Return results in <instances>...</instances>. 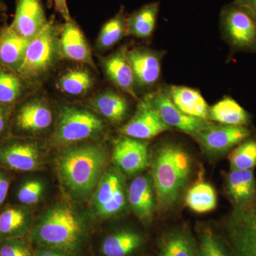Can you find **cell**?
<instances>
[{
  "label": "cell",
  "instance_id": "ffe728a7",
  "mask_svg": "<svg viewBox=\"0 0 256 256\" xmlns=\"http://www.w3.org/2000/svg\"><path fill=\"white\" fill-rule=\"evenodd\" d=\"M53 121L50 107L43 101H30L22 106L15 118V126L20 131L36 132L47 129Z\"/></svg>",
  "mask_w": 256,
  "mask_h": 256
},
{
  "label": "cell",
  "instance_id": "52a82bcc",
  "mask_svg": "<svg viewBox=\"0 0 256 256\" xmlns=\"http://www.w3.org/2000/svg\"><path fill=\"white\" fill-rule=\"evenodd\" d=\"M232 256H256V204L235 210L226 225Z\"/></svg>",
  "mask_w": 256,
  "mask_h": 256
},
{
  "label": "cell",
  "instance_id": "9a60e30c",
  "mask_svg": "<svg viewBox=\"0 0 256 256\" xmlns=\"http://www.w3.org/2000/svg\"><path fill=\"white\" fill-rule=\"evenodd\" d=\"M48 22L42 0H16L14 21L10 26L18 34L32 40Z\"/></svg>",
  "mask_w": 256,
  "mask_h": 256
},
{
  "label": "cell",
  "instance_id": "603a6c76",
  "mask_svg": "<svg viewBox=\"0 0 256 256\" xmlns=\"http://www.w3.org/2000/svg\"><path fill=\"white\" fill-rule=\"evenodd\" d=\"M160 12L159 2L143 5L127 18L128 36L139 38L150 37L156 30Z\"/></svg>",
  "mask_w": 256,
  "mask_h": 256
},
{
  "label": "cell",
  "instance_id": "2e32d148",
  "mask_svg": "<svg viewBox=\"0 0 256 256\" xmlns=\"http://www.w3.org/2000/svg\"><path fill=\"white\" fill-rule=\"evenodd\" d=\"M128 201L140 220L150 223L158 206L151 174L141 175L133 180L128 188Z\"/></svg>",
  "mask_w": 256,
  "mask_h": 256
},
{
  "label": "cell",
  "instance_id": "74e56055",
  "mask_svg": "<svg viewBox=\"0 0 256 256\" xmlns=\"http://www.w3.org/2000/svg\"><path fill=\"white\" fill-rule=\"evenodd\" d=\"M53 2L56 10L64 18L65 22L72 20V18H70V12H69L66 0H53Z\"/></svg>",
  "mask_w": 256,
  "mask_h": 256
},
{
  "label": "cell",
  "instance_id": "cb8c5ba5",
  "mask_svg": "<svg viewBox=\"0 0 256 256\" xmlns=\"http://www.w3.org/2000/svg\"><path fill=\"white\" fill-rule=\"evenodd\" d=\"M208 120L226 126L246 127L250 116L236 100L226 96L210 107Z\"/></svg>",
  "mask_w": 256,
  "mask_h": 256
},
{
  "label": "cell",
  "instance_id": "7a4b0ae2",
  "mask_svg": "<svg viewBox=\"0 0 256 256\" xmlns=\"http://www.w3.org/2000/svg\"><path fill=\"white\" fill-rule=\"evenodd\" d=\"M107 162L108 153L104 148L84 146L64 152L57 164L66 186L79 196H86L98 184Z\"/></svg>",
  "mask_w": 256,
  "mask_h": 256
},
{
  "label": "cell",
  "instance_id": "ee69618b",
  "mask_svg": "<svg viewBox=\"0 0 256 256\" xmlns=\"http://www.w3.org/2000/svg\"><path fill=\"white\" fill-rule=\"evenodd\" d=\"M0 35H1V33H0Z\"/></svg>",
  "mask_w": 256,
  "mask_h": 256
},
{
  "label": "cell",
  "instance_id": "7bdbcfd3",
  "mask_svg": "<svg viewBox=\"0 0 256 256\" xmlns=\"http://www.w3.org/2000/svg\"><path fill=\"white\" fill-rule=\"evenodd\" d=\"M200 256V252H198H198H196V256Z\"/></svg>",
  "mask_w": 256,
  "mask_h": 256
},
{
  "label": "cell",
  "instance_id": "9c48e42d",
  "mask_svg": "<svg viewBox=\"0 0 256 256\" xmlns=\"http://www.w3.org/2000/svg\"><path fill=\"white\" fill-rule=\"evenodd\" d=\"M250 130L246 126L208 124L194 138L202 149L210 154H223L249 138Z\"/></svg>",
  "mask_w": 256,
  "mask_h": 256
},
{
  "label": "cell",
  "instance_id": "484cf974",
  "mask_svg": "<svg viewBox=\"0 0 256 256\" xmlns=\"http://www.w3.org/2000/svg\"><path fill=\"white\" fill-rule=\"evenodd\" d=\"M143 238L132 230H120L104 239L101 252L105 256H128L141 246Z\"/></svg>",
  "mask_w": 256,
  "mask_h": 256
},
{
  "label": "cell",
  "instance_id": "f35d334b",
  "mask_svg": "<svg viewBox=\"0 0 256 256\" xmlns=\"http://www.w3.org/2000/svg\"><path fill=\"white\" fill-rule=\"evenodd\" d=\"M234 2L245 6L256 14V0H234Z\"/></svg>",
  "mask_w": 256,
  "mask_h": 256
},
{
  "label": "cell",
  "instance_id": "d6a6232c",
  "mask_svg": "<svg viewBox=\"0 0 256 256\" xmlns=\"http://www.w3.org/2000/svg\"><path fill=\"white\" fill-rule=\"evenodd\" d=\"M22 84L14 74L0 70V102L11 104L18 100L21 94Z\"/></svg>",
  "mask_w": 256,
  "mask_h": 256
},
{
  "label": "cell",
  "instance_id": "60d3db41",
  "mask_svg": "<svg viewBox=\"0 0 256 256\" xmlns=\"http://www.w3.org/2000/svg\"><path fill=\"white\" fill-rule=\"evenodd\" d=\"M35 256H66L60 252H50V250H44V252H37Z\"/></svg>",
  "mask_w": 256,
  "mask_h": 256
},
{
  "label": "cell",
  "instance_id": "8fae6325",
  "mask_svg": "<svg viewBox=\"0 0 256 256\" xmlns=\"http://www.w3.org/2000/svg\"><path fill=\"white\" fill-rule=\"evenodd\" d=\"M170 129L156 109L146 99L140 101L136 114L121 128L120 132L127 137L144 140L156 137Z\"/></svg>",
  "mask_w": 256,
  "mask_h": 256
},
{
  "label": "cell",
  "instance_id": "d590c367",
  "mask_svg": "<svg viewBox=\"0 0 256 256\" xmlns=\"http://www.w3.org/2000/svg\"><path fill=\"white\" fill-rule=\"evenodd\" d=\"M0 256H32L31 250L21 238L0 240Z\"/></svg>",
  "mask_w": 256,
  "mask_h": 256
},
{
  "label": "cell",
  "instance_id": "83f0119b",
  "mask_svg": "<svg viewBox=\"0 0 256 256\" xmlns=\"http://www.w3.org/2000/svg\"><path fill=\"white\" fill-rule=\"evenodd\" d=\"M127 18L124 8H121L117 14L102 25L96 42L98 50L102 52L110 50L127 36Z\"/></svg>",
  "mask_w": 256,
  "mask_h": 256
},
{
  "label": "cell",
  "instance_id": "d4e9b609",
  "mask_svg": "<svg viewBox=\"0 0 256 256\" xmlns=\"http://www.w3.org/2000/svg\"><path fill=\"white\" fill-rule=\"evenodd\" d=\"M198 250L188 230L176 229L162 238L156 256H195Z\"/></svg>",
  "mask_w": 256,
  "mask_h": 256
},
{
  "label": "cell",
  "instance_id": "5b68a950",
  "mask_svg": "<svg viewBox=\"0 0 256 256\" xmlns=\"http://www.w3.org/2000/svg\"><path fill=\"white\" fill-rule=\"evenodd\" d=\"M222 38L234 52L256 54V14L235 2L220 12Z\"/></svg>",
  "mask_w": 256,
  "mask_h": 256
},
{
  "label": "cell",
  "instance_id": "b9f144b4",
  "mask_svg": "<svg viewBox=\"0 0 256 256\" xmlns=\"http://www.w3.org/2000/svg\"><path fill=\"white\" fill-rule=\"evenodd\" d=\"M4 10V3L2 2L1 1H0V12H1L2 11H3V10Z\"/></svg>",
  "mask_w": 256,
  "mask_h": 256
},
{
  "label": "cell",
  "instance_id": "8d00e7d4",
  "mask_svg": "<svg viewBox=\"0 0 256 256\" xmlns=\"http://www.w3.org/2000/svg\"><path fill=\"white\" fill-rule=\"evenodd\" d=\"M10 186V178L4 172L0 170V207L2 206L8 195Z\"/></svg>",
  "mask_w": 256,
  "mask_h": 256
},
{
  "label": "cell",
  "instance_id": "44dd1931",
  "mask_svg": "<svg viewBox=\"0 0 256 256\" xmlns=\"http://www.w3.org/2000/svg\"><path fill=\"white\" fill-rule=\"evenodd\" d=\"M168 90L173 104L183 114L208 120L210 106L198 90L183 86H172Z\"/></svg>",
  "mask_w": 256,
  "mask_h": 256
},
{
  "label": "cell",
  "instance_id": "e0dca14e",
  "mask_svg": "<svg viewBox=\"0 0 256 256\" xmlns=\"http://www.w3.org/2000/svg\"><path fill=\"white\" fill-rule=\"evenodd\" d=\"M60 55L67 60L95 68L90 46L82 30L73 20L66 22L60 28Z\"/></svg>",
  "mask_w": 256,
  "mask_h": 256
},
{
  "label": "cell",
  "instance_id": "30bf717a",
  "mask_svg": "<svg viewBox=\"0 0 256 256\" xmlns=\"http://www.w3.org/2000/svg\"><path fill=\"white\" fill-rule=\"evenodd\" d=\"M146 99L170 128H176L190 136H194L210 124L208 120L191 117L178 110L170 98L168 89H159L152 92Z\"/></svg>",
  "mask_w": 256,
  "mask_h": 256
},
{
  "label": "cell",
  "instance_id": "f546056e",
  "mask_svg": "<svg viewBox=\"0 0 256 256\" xmlns=\"http://www.w3.org/2000/svg\"><path fill=\"white\" fill-rule=\"evenodd\" d=\"M185 202L193 212L207 213L216 207V193L210 184L198 182L188 188L185 196Z\"/></svg>",
  "mask_w": 256,
  "mask_h": 256
},
{
  "label": "cell",
  "instance_id": "4316f807",
  "mask_svg": "<svg viewBox=\"0 0 256 256\" xmlns=\"http://www.w3.org/2000/svg\"><path fill=\"white\" fill-rule=\"evenodd\" d=\"M92 107L106 119L114 124L124 120L128 111V101L120 94L107 90L92 99Z\"/></svg>",
  "mask_w": 256,
  "mask_h": 256
},
{
  "label": "cell",
  "instance_id": "8992f818",
  "mask_svg": "<svg viewBox=\"0 0 256 256\" xmlns=\"http://www.w3.org/2000/svg\"><path fill=\"white\" fill-rule=\"evenodd\" d=\"M104 129L102 120L90 111L64 106L60 110L55 138L60 143L79 142L99 134Z\"/></svg>",
  "mask_w": 256,
  "mask_h": 256
},
{
  "label": "cell",
  "instance_id": "6da1fadb",
  "mask_svg": "<svg viewBox=\"0 0 256 256\" xmlns=\"http://www.w3.org/2000/svg\"><path fill=\"white\" fill-rule=\"evenodd\" d=\"M192 159L188 152L173 143L160 146L152 162V178L156 204L162 210L178 203L192 174Z\"/></svg>",
  "mask_w": 256,
  "mask_h": 256
},
{
  "label": "cell",
  "instance_id": "3957f363",
  "mask_svg": "<svg viewBox=\"0 0 256 256\" xmlns=\"http://www.w3.org/2000/svg\"><path fill=\"white\" fill-rule=\"evenodd\" d=\"M82 236L84 228L78 216L66 206L50 210L33 234L42 245L68 252L78 248Z\"/></svg>",
  "mask_w": 256,
  "mask_h": 256
},
{
  "label": "cell",
  "instance_id": "7c38bea8",
  "mask_svg": "<svg viewBox=\"0 0 256 256\" xmlns=\"http://www.w3.org/2000/svg\"><path fill=\"white\" fill-rule=\"evenodd\" d=\"M112 160L126 174L140 172L150 164L148 144L142 140L124 136L114 142Z\"/></svg>",
  "mask_w": 256,
  "mask_h": 256
},
{
  "label": "cell",
  "instance_id": "1f68e13d",
  "mask_svg": "<svg viewBox=\"0 0 256 256\" xmlns=\"http://www.w3.org/2000/svg\"><path fill=\"white\" fill-rule=\"evenodd\" d=\"M232 170H250L256 166V140H245L230 152L228 156Z\"/></svg>",
  "mask_w": 256,
  "mask_h": 256
},
{
  "label": "cell",
  "instance_id": "4dcf8cb0",
  "mask_svg": "<svg viewBox=\"0 0 256 256\" xmlns=\"http://www.w3.org/2000/svg\"><path fill=\"white\" fill-rule=\"evenodd\" d=\"M94 85V78L84 68L70 69L58 79L57 86L62 92L70 96L86 94Z\"/></svg>",
  "mask_w": 256,
  "mask_h": 256
},
{
  "label": "cell",
  "instance_id": "7402d4cb",
  "mask_svg": "<svg viewBox=\"0 0 256 256\" xmlns=\"http://www.w3.org/2000/svg\"><path fill=\"white\" fill-rule=\"evenodd\" d=\"M31 40L18 34L11 26L5 28L0 35V64L18 70Z\"/></svg>",
  "mask_w": 256,
  "mask_h": 256
},
{
  "label": "cell",
  "instance_id": "836d02e7",
  "mask_svg": "<svg viewBox=\"0 0 256 256\" xmlns=\"http://www.w3.org/2000/svg\"><path fill=\"white\" fill-rule=\"evenodd\" d=\"M198 252L200 256H232L220 237L208 229L202 232Z\"/></svg>",
  "mask_w": 256,
  "mask_h": 256
},
{
  "label": "cell",
  "instance_id": "d6986e66",
  "mask_svg": "<svg viewBox=\"0 0 256 256\" xmlns=\"http://www.w3.org/2000/svg\"><path fill=\"white\" fill-rule=\"evenodd\" d=\"M127 50L126 48H120L102 60V65L108 78L116 86L137 99L134 74L128 60Z\"/></svg>",
  "mask_w": 256,
  "mask_h": 256
},
{
  "label": "cell",
  "instance_id": "f1b7e54d",
  "mask_svg": "<svg viewBox=\"0 0 256 256\" xmlns=\"http://www.w3.org/2000/svg\"><path fill=\"white\" fill-rule=\"evenodd\" d=\"M28 220V213L21 207L10 206L0 212V240L21 238Z\"/></svg>",
  "mask_w": 256,
  "mask_h": 256
},
{
  "label": "cell",
  "instance_id": "5bb4252c",
  "mask_svg": "<svg viewBox=\"0 0 256 256\" xmlns=\"http://www.w3.org/2000/svg\"><path fill=\"white\" fill-rule=\"evenodd\" d=\"M128 60L132 67L136 85L141 88L152 87L160 80L162 72L161 52L146 48L127 50Z\"/></svg>",
  "mask_w": 256,
  "mask_h": 256
},
{
  "label": "cell",
  "instance_id": "4fadbf2b",
  "mask_svg": "<svg viewBox=\"0 0 256 256\" xmlns=\"http://www.w3.org/2000/svg\"><path fill=\"white\" fill-rule=\"evenodd\" d=\"M36 144L28 141L9 140L0 146V168L14 172H32L40 164Z\"/></svg>",
  "mask_w": 256,
  "mask_h": 256
},
{
  "label": "cell",
  "instance_id": "ac0fdd59",
  "mask_svg": "<svg viewBox=\"0 0 256 256\" xmlns=\"http://www.w3.org/2000/svg\"><path fill=\"white\" fill-rule=\"evenodd\" d=\"M226 190L235 210L256 204V182L252 170H232L227 175Z\"/></svg>",
  "mask_w": 256,
  "mask_h": 256
},
{
  "label": "cell",
  "instance_id": "ba28073f",
  "mask_svg": "<svg viewBox=\"0 0 256 256\" xmlns=\"http://www.w3.org/2000/svg\"><path fill=\"white\" fill-rule=\"evenodd\" d=\"M128 190L124 175L118 168H112L102 175L94 196L96 214L100 217L114 216L126 208Z\"/></svg>",
  "mask_w": 256,
  "mask_h": 256
},
{
  "label": "cell",
  "instance_id": "ab89813d",
  "mask_svg": "<svg viewBox=\"0 0 256 256\" xmlns=\"http://www.w3.org/2000/svg\"><path fill=\"white\" fill-rule=\"evenodd\" d=\"M8 127V118L4 110L0 106V136L3 134Z\"/></svg>",
  "mask_w": 256,
  "mask_h": 256
},
{
  "label": "cell",
  "instance_id": "277c9868",
  "mask_svg": "<svg viewBox=\"0 0 256 256\" xmlns=\"http://www.w3.org/2000/svg\"><path fill=\"white\" fill-rule=\"evenodd\" d=\"M58 28L54 21L48 22L28 44L18 72L23 78L34 80L44 76L54 66L60 56Z\"/></svg>",
  "mask_w": 256,
  "mask_h": 256
},
{
  "label": "cell",
  "instance_id": "e575fe53",
  "mask_svg": "<svg viewBox=\"0 0 256 256\" xmlns=\"http://www.w3.org/2000/svg\"><path fill=\"white\" fill-rule=\"evenodd\" d=\"M43 192V185L37 180H30L22 184L18 192V201L22 204H35Z\"/></svg>",
  "mask_w": 256,
  "mask_h": 256
}]
</instances>
